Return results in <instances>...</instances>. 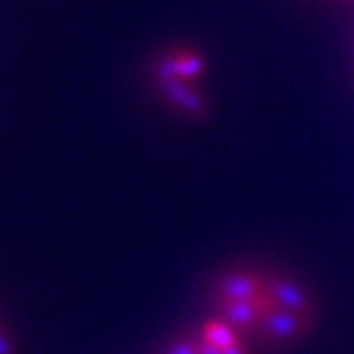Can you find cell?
<instances>
[{
    "label": "cell",
    "mask_w": 354,
    "mask_h": 354,
    "mask_svg": "<svg viewBox=\"0 0 354 354\" xmlns=\"http://www.w3.org/2000/svg\"><path fill=\"white\" fill-rule=\"evenodd\" d=\"M207 76V60L194 48H171L154 65V81L175 109L189 115H203L207 99L203 97V81Z\"/></svg>",
    "instance_id": "cell-1"
},
{
    "label": "cell",
    "mask_w": 354,
    "mask_h": 354,
    "mask_svg": "<svg viewBox=\"0 0 354 354\" xmlns=\"http://www.w3.org/2000/svg\"><path fill=\"white\" fill-rule=\"evenodd\" d=\"M313 322H315V317L299 315V313H295V310L279 306L263 317L256 336L263 338L269 345H290L306 336L308 331L313 329Z\"/></svg>",
    "instance_id": "cell-2"
},
{
    "label": "cell",
    "mask_w": 354,
    "mask_h": 354,
    "mask_svg": "<svg viewBox=\"0 0 354 354\" xmlns=\"http://www.w3.org/2000/svg\"><path fill=\"white\" fill-rule=\"evenodd\" d=\"M269 274L260 269H235V272L223 274L212 288V299L214 304L225 301H251L258 299L260 292L267 288Z\"/></svg>",
    "instance_id": "cell-3"
},
{
    "label": "cell",
    "mask_w": 354,
    "mask_h": 354,
    "mask_svg": "<svg viewBox=\"0 0 354 354\" xmlns=\"http://www.w3.org/2000/svg\"><path fill=\"white\" fill-rule=\"evenodd\" d=\"M269 290H272L274 299L281 308L295 310V313L306 315V317H315L313 297H310L306 292V288H304L299 281H295L292 276L272 272L269 274Z\"/></svg>",
    "instance_id": "cell-4"
},
{
    "label": "cell",
    "mask_w": 354,
    "mask_h": 354,
    "mask_svg": "<svg viewBox=\"0 0 354 354\" xmlns=\"http://www.w3.org/2000/svg\"><path fill=\"white\" fill-rule=\"evenodd\" d=\"M216 317L230 324L237 334H258V327L263 322V310H260L258 301H225L214 304Z\"/></svg>",
    "instance_id": "cell-5"
},
{
    "label": "cell",
    "mask_w": 354,
    "mask_h": 354,
    "mask_svg": "<svg viewBox=\"0 0 354 354\" xmlns=\"http://www.w3.org/2000/svg\"><path fill=\"white\" fill-rule=\"evenodd\" d=\"M201 338L205 343L214 345V348L223 350V352L242 343V334H237L230 324H225L223 320H218V317H212V320H207L203 324Z\"/></svg>",
    "instance_id": "cell-6"
},
{
    "label": "cell",
    "mask_w": 354,
    "mask_h": 354,
    "mask_svg": "<svg viewBox=\"0 0 354 354\" xmlns=\"http://www.w3.org/2000/svg\"><path fill=\"white\" fill-rule=\"evenodd\" d=\"M164 354H198V336H180L171 341Z\"/></svg>",
    "instance_id": "cell-7"
},
{
    "label": "cell",
    "mask_w": 354,
    "mask_h": 354,
    "mask_svg": "<svg viewBox=\"0 0 354 354\" xmlns=\"http://www.w3.org/2000/svg\"><path fill=\"white\" fill-rule=\"evenodd\" d=\"M0 354H17V350H14V345L10 341V336H7L3 329H0Z\"/></svg>",
    "instance_id": "cell-8"
},
{
    "label": "cell",
    "mask_w": 354,
    "mask_h": 354,
    "mask_svg": "<svg viewBox=\"0 0 354 354\" xmlns=\"http://www.w3.org/2000/svg\"><path fill=\"white\" fill-rule=\"evenodd\" d=\"M198 354H223V350L214 348V345L205 343L201 336H198Z\"/></svg>",
    "instance_id": "cell-9"
},
{
    "label": "cell",
    "mask_w": 354,
    "mask_h": 354,
    "mask_svg": "<svg viewBox=\"0 0 354 354\" xmlns=\"http://www.w3.org/2000/svg\"><path fill=\"white\" fill-rule=\"evenodd\" d=\"M223 354H249V350H246V345H244V341H242V343H239V345H235V348L225 350Z\"/></svg>",
    "instance_id": "cell-10"
}]
</instances>
